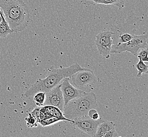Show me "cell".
I'll list each match as a JSON object with an SVG mask.
<instances>
[{
    "label": "cell",
    "mask_w": 148,
    "mask_h": 137,
    "mask_svg": "<svg viewBox=\"0 0 148 137\" xmlns=\"http://www.w3.org/2000/svg\"><path fill=\"white\" fill-rule=\"evenodd\" d=\"M97 108L96 95L94 92H85L81 97L69 102L64 106L63 112L66 118L73 120L77 118L87 116L90 109Z\"/></svg>",
    "instance_id": "3957f363"
},
{
    "label": "cell",
    "mask_w": 148,
    "mask_h": 137,
    "mask_svg": "<svg viewBox=\"0 0 148 137\" xmlns=\"http://www.w3.org/2000/svg\"><path fill=\"white\" fill-rule=\"evenodd\" d=\"M148 48L140 50V51L138 52L137 57L141 59L143 61L148 62Z\"/></svg>",
    "instance_id": "ac0fdd59"
},
{
    "label": "cell",
    "mask_w": 148,
    "mask_h": 137,
    "mask_svg": "<svg viewBox=\"0 0 148 137\" xmlns=\"http://www.w3.org/2000/svg\"><path fill=\"white\" fill-rule=\"evenodd\" d=\"M25 120L26 121V125L28 127L33 128L36 127L38 126V121L31 113L28 114L27 117L25 118Z\"/></svg>",
    "instance_id": "e0dca14e"
},
{
    "label": "cell",
    "mask_w": 148,
    "mask_h": 137,
    "mask_svg": "<svg viewBox=\"0 0 148 137\" xmlns=\"http://www.w3.org/2000/svg\"><path fill=\"white\" fill-rule=\"evenodd\" d=\"M118 136L117 131L115 129V127L111 129L110 130L107 132L103 137H116Z\"/></svg>",
    "instance_id": "ffe728a7"
},
{
    "label": "cell",
    "mask_w": 148,
    "mask_h": 137,
    "mask_svg": "<svg viewBox=\"0 0 148 137\" xmlns=\"http://www.w3.org/2000/svg\"><path fill=\"white\" fill-rule=\"evenodd\" d=\"M74 126L82 131L91 137H95L97 131L98 126L103 121L102 119L95 120L88 116L77 118L73 119Z\"/></svg>",
    "instance_id": "52a82bcc"
},
{
    "label": "cell",
    "mask_w": 148,
    "mask_h": 137,
    "mask_svg": "<svg viewBox=\"0 0 148 137\" xmlns=\"http://www.w3.org/2000/svg\"><path fill=\"white\" fill-rule=\"evenodd\" d=\"M101 4L113 5L121 9L124 7L125 0H101Z\"/></svg>",
    "instance_id": "9a60e30c"
},
{
    "label": "cell",
    "mask_w": 148,
    "mask_h": 137,
    "mask_svg": "<svg viewBox=\"0 0 148 137\" xmlns=\"http://www.w3.org/2000/svg\"><path fill=\"white\" fill-rule=\"evenodd\" d=\"M3 14L2 12L1 11V10L0 9V23L2 21V17H3Z\"/></svg>",
    "instance_id": "603a6c76"
},
{
    "label": "cell",
    "mask_w": 148,
    "mask_h": 137,
    "mask_svg": "<svg viewBox=\"0 0 148 137\" xmlns=\"http://www.w3.org/2000/svg\"><path fill=\"white\" fill-rule=\"evenodd\" d=\"M76 63L67 67L60 66L59 68H55L51 66L49 68L47 76L44 79L36 81L30 88L23 94L26 98L33 96L38 92H47L51 89L60 84V82L65 77H70L77 72L85 69Z\"/></svg>",
    "instance_id": "7a4b0ae2"
},
{
    "label": "cell",
    "mask_w": 148,
    "mask_h": 137,
    "mask_svg": "<svg viewBox=\"0 0 148 137\" xmlns=\"http://www.w3.org/2000/svg\"><path fill=\"white\" fill-rule=\"evenodd\" d=\"M61 121V120L58 118L54 116H49L44 118L38 121V123L43 127L51 126L55 123Z\"/></svg>",
    "instance_id": "5bb4252c"
},
{
    "label": "cell",
    "mask_w": 148,
    "mask_h": 137,
    "mask_svg": "<svg viewBox=\"0 0 148 137\" xmlns=\"http://www.w3.org/2000/svg\"><path fill=\"white\" fill-rule=\"evenodd\" d=\"M136 68L138 70L137 77H140L143 74H147L148 72V66L144 63V61L139 58V62L136 64Z\"/></svg>",
    "instance_id": "4fadbf2b"
},
{
    "label": "cell",
    "mask_w": 148,
    "mask_h": 137,
    "mask_svg": "<svg viewBox=\"0 0 148 137\" xmlns=\"http://www.w3.org/2000/svg\"><path fill=\"white\" fill-rule=\"evenodd\" d=\"M60 89L63 93L64 106L71 100L81 97L85 92L83 90L76 88L72 85L69 82V77H68L64 78L62 81Z\"/></svg>",
    "instance_id": "ba28073f"
},
{
    "label": "cell",
    "mask_w": 148,
    "mask_h": 137,
    "mask_svg": "<svg viewBox=\"0 0 148 137\" xmlns=\"http://www.w3.org/2000/svg\"><path fill=\"white\" fill-rule=\"evenodd\" d=\"M12 33L13 32L10 29L8 23L3 15L2 21L0 23V37H6L8 35Z\"/></svg>",
    "instance_id": "7c38bea8"
},
{
    "label": "cell",
    "mask_w": 148,
    "mask_h": 137,
    "mask_svg": "<svg viewBox=\"0 0 148 137\" xmlns=\"http://www.w3.org/2000/svg\"><path fill=\"white\" fill-rule=\"evenodd\" d=\"M148 48L147 34L134 35L131 40L126 42H118L116 45H112L110 53H121L123 52H129L137 56L139 50Z\"/></svg>",
    "instance_id": "277c9868"
},
{
    "label": "cell",
    "mask_w": 148,
    "mask_h": 137,
    "mask_svg": "<svg viewBox=\"0 0 148 137\" xmlns=\"http://www.w3.org/2000/svg\"><path fill=\"white\" fill-rule=\"evenodd\" d=\"M115 127V124L111 121L103 120L98 126L95 137H103L111 129Z\"/></svg>",
    "instance_id": "8fae6325"
},
{
    "label": "cell",
    "mask_w": 148,
    "mask_h": 137,
    "mask_svg": "<svg viewBox=\"0 0 148 137\" xmlns=\"http://www.w3.org/2000/svg\"><path fill=\"white\" fill-rule=\"evenodd\" d=\"M0 9L13 32L22 31L32 22L29 8L22 0H0Z\"/></svg>",
    "instance_id": "6da1fadb"
},
{
    "label": "cell",
    "mask_w": 148,
    "mask_h": 137,
    "mask_svg": "<svg viewBox=\"0 0 148 137\" xmlns=\"http://www.w3.org/2000/svg\"><path fill=\"white\" fill-rule=\"evenodd\" d=\"M45 105L56 107L63 111L64 101L63 93L60 89V83L46 93L45 101L43 106Z\"/></svg>",
    "instance_id": "9c48e42d"
},
{
    "label": "cell",
    "mask_w": 148,
    "mask_h": 137,
    "mask_svg": "<svg viewBox=\"0 0 148 137\" xmlns=\"http://www.w3.org/2000/svg\"><path fill=\"white\" fill-rule=\"evenodd\" d=\"M114 33L110 31L100 32L97 34L95 44L97 51L103 57L109 59L110 56L111 48L113 45L112 36Z\"/></svg>",
    "instance_id": "5b68a950"
},
{
    "label": "cell",
    "mask_w": 148,
    "mask_h": 137,
    "mask_svg": "<svg viewBox=\"0 0 148 137\" xmlns=\"http://www.w3.org/2000/svg\"><path fill=\"white\" fill-rule=\"evenodd\" d=\"M40 107L39 106L37 108H35L31 113L36 119V120L38 121V122L39 121V113H40Z\"/></svg>",
    "instance_id": "44dd1931"
},
{
    "label": "cell",
    "mask_w": 148,
    "mask_h": 137,
    "mask_svg": "<svg viewBox=\"0 0 148 137\" xmlns=\"http://www.w3.org/2000/svg\"><path fill=\"white\" fill-rule=\"evenodd\" d=\"M40 110L44 113L46 117L49 116H54L58 118L61 121H68L69 122L73 123V120H69L66 118L62 111H61L60 109L55 106H50V105H45L40 107Z\"/></svg>",
    "instance_id": "30bf717a"
},
{
    "label": "cell",
    "mask_w": 148,
    "mask_h": 137,
    "mask_svg": "<svg viewBox=\"0 0 148 137\" xmlns=\"http://www.w3.org/2000/svg\"><path fill=\"white\" fill-rule=\"evenodd\" d=\"M74 86L82 88L87 86H94L98 82V78L91 70L86 68L75 73L71 77Z\"/></svg>",
    "instance_id": "8992f818"
},
{
    "label": "cell",
    "mask_w": 148,
    "mask_h": 137,
    "mask_svg": "<svg viewBox=\"0 0 148 137\" xmlns=\"http://www.w3.org/2000/svg\"><path fill=\"white\" fill-rule=\"evenodd\" d=\"M134 35L130 34V33H123V34H120L119 37V42H126L128 41L129 40H131V39L133 37Z\"/></svg>",
    "instance_id": "d6986e66"
},
{
    "label": "cell",
    "mask_w": 148,
    "mask_h": 137,
    "mask_svg": "<svg viewBox=\"0 0 148 137\" xmlns=\"http://www.w3.org/2000/svg\"><path fill=\"white\" fill-rule=\"evenodd\" d=\"M34 100L36 102L37 106H43L45 102L46 98V93L44 92H38L33 95Z\"/></svg>",
    "instance_id": "2e32d148"
},
{
    "label": "cell",
    "mask_w": 148,
    "mask_h": 137,
    "mask_svg": "<svg viewBox=\"0 0 148 137\" xmlns=\"http://www.w3.org/2000/svg\"><path fill=\"white\" fill-rule=\"evenodd\" d=\"M91 118L95 120H98L99 119H100L99 114V113H98L97 112H95V113H94V114L92 115Z\"/></svg>",
    "instance_id": "7402d4cb"
}]
</instances>
